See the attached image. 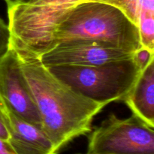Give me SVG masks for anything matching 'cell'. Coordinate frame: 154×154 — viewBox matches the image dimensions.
<instances>
[{"label":"cell","mask_w":154,"mask_h":154,"mask_svg":"<svg viewBox=\"0 0 154 154\" xmlns=\"http://www.w3.org/2000/svg\"><path fill=\"white\" fill-rule=\"evenodd\" d=\"M21 68L34 96L42 129L60 150L69 142L92 131L94 117L106 106L76 93L56 78L39 57L18 47Z\"/></svg>","instance_id":"6da1fadb"},{"label":"cell","mask_w":154,"mask_h":154,"mask_svg":"<svg viewBox=\"0 0 154 154\" xmlns=\"http://www.w3.org/2000/svg\"><path fill=\"white\" fill-rule=\"evenodd\" d=\"M78 38L109 42L132 52L142 47L138 27L120 8L102 2L60 5L48 51L60 42Z\"/></svg>","instance_id":"7a4b0ae2"},{"label":"cell","mask_w":154,"mask_h":154,"mask_svg":"<svg viewBox=\"0 0 154 154\" xmlns=\"http://www.w3.org/2000/svg\"><path fill=\"white\" fill-rule=\"evenodd\" d=\"M47 68L76 93L106 105L124 100L141 72L133 57L99 66H52Z\"/></svg>","instance_id":"3957f363"},{"label":"cell","mask_w":154,"mask_h":154,"mask_svg":"<svg viewBox=\"0 0 154 154\" xmlns=\"http://www.w3.org/2000/svg\"><path fill=\"white\" fill-rule=\"evenodd\" d=\"M86 154H154V129L132 114H111L89 137Z\"/></svg>","instance_id":"277c9868"},{"label":"cell","mask_w":154,"mask_h":154,"mask_svg":"<svg viewBox=\"0 0 154 154\" xmlns=\"http://www.w3.org/2000/svg\"><path fill=\"white\" fill-rule=\"evenodd\" d=\"M134 53L117 48L109 42L78 38L60 42L42 54L39 60L45 67L93 66L132 58Z\"/></svg>","instance_id":"5b68a950"},{"label":"cell","mask_w":154,"mask_h":154,"mask_svg":"<svg viewBox=\"0 0 154 154\" xmlns=\"http://www.w3.org/2000/svg\"><path fill=\"white\" fill-rule=\"evenodd\" d=\"M0 98L17 115L42 128L35 99L22 70L17 53L11 45L7 54L0 59Z\"/></svg>","instance_id":"8992f818"},{"label":"cell","mask_w":154,"mask_h":154,"mask_svg":"<svg viewBox=\"0 0 154 154\" xmlns=\"http://www.w3.org/2000/svg\"><path fill=\"white\" fill-rule=\"evenodd\" d=\"M0 114L9 134L8 143L16 154H58L42 128L17 115L0 98Z\"/></svg>","instance_id":"52a82bcc"},{"label":"cell","mask_w":154,"mask_h":154,"mask_svg":"<svg viewBox=\"0 0 154 154\" xmlns=\"http://www.w3.org/2000/svg\"><path fill=\"white\" fill-rule=\"evenodd\" d=\"M123 102L132 114L154 128V60L141 70Z\"/></svg>","instance_id":"ba28073f"},{"label":"cell","mask_w":154,"mask_h":154,"mask_svg":"<svg viewBox=\"0 0 154 154\" xmlns=\"http://www.w3.org/2000/svg\"><path fill=\"white\" fill-rule=\"evenodd\" d=\"M138 27L142 47L154 51V0H106Z\"/></svg>","instance_id":"9c48e42d"},{"label":"cell","mask_w":154,"mask_h":154,"mask_svg":"<svg viewBox=\"0 0 154 154\" xmlns=\"http://www.w3.org/2000/svg\"><path fill=\"white\" fill-rule=\"evenodd\" d=\"M11 45V35L8 25L0 18V59L9 51Z\"/></svg>","instance_id":"30bf717a"},{"label":"cell","mask_w":154,"mask_h":154,"mask_svg":"<svg viewBox=\"0 0 154 154\" xmlns=\"http://www.w3.org/2000/svg\"><path fill=\"white\" fill-rule=\"evenodd\" d=\"M133 59L141 70H143L152 60H154V51L141 47L135 51Z\"/></svg>","instance_id":"8fae6325"},{"label":"cell","mask_w":154,"mask_h":154,"mask_svg":"<svg viewBox=\"0 0 154 154\" xmlns=\"http://www.w3.org/2000/svg\"><path fill=\"white\" fill-rule=\"evenodd\" d=\"M106 0H32L29 4L34 5H75L84 2H102Z\"/></svg>","instance_id":"7c38bea8"},{"label":"cell","mask_w":154,"mask_h":154,"mask_svg":"<svg viewBox=\"0 0 154 154\" xmlns=\"http://www.w3.org/2000/svg\"><path fill=\"white\" fill-rule=\"evenodd\" d=\"M0 154H16L8 141L0 138Z\"/></svg>","instance_id":"4fadbf2b"},{"label":"cell","mask_w":154,"mask_h":154,"mask_svg":"<svg viewBox=\"0 0 154 154\" xmlns=\"http://www.w3.org/2000/svg\"><path fill=\"white\" fill-rule=\"evenodd\" d=\"M0 138L7 141H8L9 138L8 132V129L6 128L5 125L2 120L1 114H0Z\"/></svg>","instance_id":"5bb4252c"},{"label":"cell","mask_w":154,"mask_h":154,"mask_svg":"<svg viewBox=\"0 0 154 154\" xmlns=\"http://www.w3.org/2000/svg\"><path fill=\"white\" fill-rule=\"evenodd\" d=\"M8 7L17 5H26L29 4L32 0H5Z\"/></svg>","instance_id":"9a60e30c"}]
</instances>
